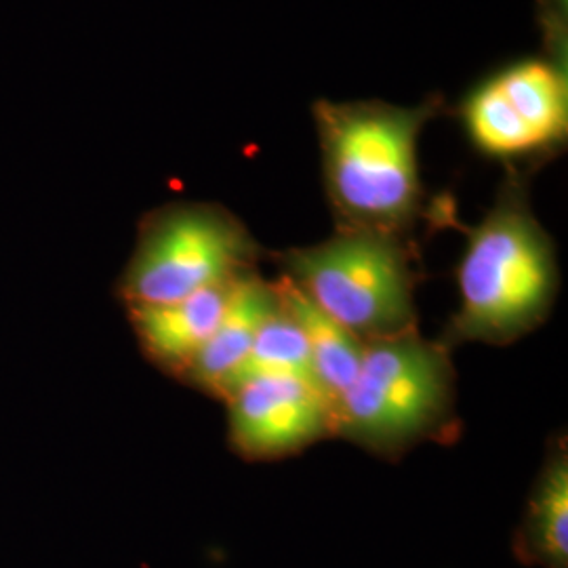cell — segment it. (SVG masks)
<instances>
[{"label": "cell", "instance_id": "1", "mask_svg": "<svg viewBox=\"0 0 568 568\" xmlns=\"http://www.w3.org/2000/svg\"><path fill=\"white\" fill-rule=\"evenodd\" d=\"M445 100L419 105L368 102L314 103L323 154V182L337 227L408 236L424 213L417 145Z\"/></svg>", "mask_w": 568, "mask_h": 568}, {"label": "cell", "instance_id": "2", "mask_svg": "<svg viewBox=\"0 0 568 568\" xmlns=\"http://www.w3.org/2000/svg\"><path fill=\"white\" fill-rule=\"evenodd\" d=\"M459 310L443 344L506 345L548 318L560 288L556 246L528 203L523 171H509L497 201L467 230L457 267Z\"/></svg>", "mask_w": 568, "mask_h": 568}, {"label": "cell", "instance_id": "3", "mask_svg": "<svg viewBox=\"0 0 568 568\" xmlns=\"http://www.w3.org/2000/svg\"><path fill=\"white\" fill-rule=\"evenodd\" d=\"M450 347L408 331L365 344L361 368L335 410V436L379 457H400L457 424Z\"/></svg>", "mask_w": 568, "mask_h": 568}, {"label": "cell", "instance_id": "4", "mask_svg": "<svg viewBox=\"0 0 568 568\" xmlns=\"http://www.w3.org/2000/svg\"><path fill=\"white\" fill-rule=\"evenodd\" d=\"M281 276L363 344L417 331V270L408 236L337 227L276 255Z\"/></svg>", "mask_w": 568, "mask_h": 568}, {"label": "cell", "instance_id": "5", "mask_svg": "<svg viewBox=\"0 0 568 568\" xmlns=\"http://www.w3.org/2000/svg\"><path fill=\"white\" fill-rule=\"evenodd\" d=\"M260 257V243L222 204H164L143 217L119 293L126 307L175 304L257 270Z\"/></svg>", "mask_w": 568, "mask_h": 568}, {"label": "cell", "instance_id": "6", "mask_svg": "<svg viewBox=\"0 0 568 568\" xmlns=\"http://www.w3.org/2000/svg\"><path fill=\"white\" fill-rule=\"evenodd\" d=\"M546 44L476 82L457 108L474 150L509 171L548 161L568 140L567 32H548Z\"/></svg>", "mask_w": 568, "mask_h": 568}, {"label": "cell", "instance_id": "7", "mask_svg": "<svg viewBox=\"0 0 568 568\" xmlns=\"http://www.w3.org/2000/svg\"><path fill=\"white\" fill-rule=\"evenodd\" d=\"M230 445L248 462H270L335 436V413L314 382L260 375L224 398Z\"/></svg>", "mask_w": 568, "mask_h": 568}, {"label": "cell", "instance_id": "8", "mask_svg": "<svg viewBox=\"0 0 568 568\" xmlns=\"http://www.w3.org/2000/svg\"><path fill=\"white\" fill-rule=\"evenodd\" d=\"M278 284L265 281L257 270L244 274L220 325L192 363L183 368L180 375L183 382L224 400L225 392L244 365L260 328L278 307Z\"/></svg>", "mask_w": 568, "mask_h": 568}, {"label": "cell", "instance_id": "9", "mask_svg": "<svg viewBox=\"0 0 568 568\" xmlns=\"http://www.w3.org/2000/svg\"><path fill=\"white\" fill-rule=\"evenodd\" d=\"M243 276L203 288L175 304L126 307L143 352L180 377L220 325Z\"/></svg>", "mask_w": 568, "mask_h": 568}, {"label": "cell", "instance_id": "10", "mask_svg": "<svg viewBox=\"0 0 568 568\" xmlns=\"http://www.w3.org/2000/svg\"><path fill=\"white\" fill-rule=\"evenodd\" d=\"M514 556L520 565L568 568L567 438H556L530 488L523 523L514 532Z\"/></svg>", "mask_w": 568, "mask_h": 568}, {"label": "cell", "instance_id": "11", "mask_svg": "<svg viewBox=\"0 0 568 568\" xmlns=\"http://www.w3.org/2000/svg\"><path fill=\"white\" fill-rule=\"evenodd\" d=\"M276 284L284 307L293 314V318L304 331L312 356L314 384L335 413L361 368L365 344L345 326L326 316L323 310H318L304 293H300L293 284L284 281L283 276Z\"/></svg>", "mask_w": 568, "mask_h": 568}, {"label": "cell", "instance_id": "12", "mask_svg": "<svg viewBox=\"0 0 568 568\" xmlns=\"http://www.w3.org/2000/svg\"><path fill=\"white\" fill-rule=\"evenodd\" d=\"M260 375H297L314 382L312 356L305 342L304 331L297 325L293 314L284 307L283 300L278 302V307L265 318L244 365L234 375L225 396L234 387Z\"/></svg>", "mask_w": 568, "mask_h": 568}]
</instances>
